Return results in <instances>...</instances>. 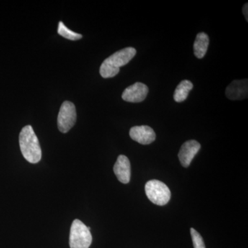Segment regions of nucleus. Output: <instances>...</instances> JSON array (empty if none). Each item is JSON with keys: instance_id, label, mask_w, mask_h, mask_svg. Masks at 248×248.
I'll list each match as a JSON object with an SVG mask.
<instances>
[{"instance_id": "ddd939ff", "label": "nucleus", "mask_w": 248, "mask_h": 248, "mask_svg": "<svg viewBox=\"0 0 248 248\" xmlns=\"http://www.w3.org/2000/svg\"><path fill=\"white\" fill-rule=\"evenodd\" d=\"M58 32L59 35L69 40L76 41L82 38V35L70 30L62 21L59 22Z\"/></svg>"}, {"instance_id": "7ed1b4c3", "label": "nucleus", "mask_w": 248, "mask_h": 248, "mask_svg": "<svg viewBox=\"0 0 248 248\" xmlns=\"http://www.w3.org/2000/svg\"><path fill=\"white\" fill-rule=\"evenodd\" d=\"M91 228L87 227L79 219L72 223L70 232L69 244L71 248H89L92 244Z\"/></svg>"}, {"instance_id": "9d476101", "label": "nucleus", "mask_w": 248, "mask_h": 248, "mask_svg": "<svg viewBox=\"0 0 248 248\" xmlns=\"http://www.w3.org/2000/svg\"><path fill=\"white\" fill-rule=\"evenodd\" d=\"M114 172L116 177L120 182L124 184H128L130 180V163L128 158L125 155H120L117 158L115 166Z\"/></svg>"}, {"instance_id": "20e7f679", "label": "nucleus", "mask_w": 248, "mask_h": 248, "mask_svg": "<svg viewBox=\"0 0 248 248\" xmlns=\"http://www.w3.org/2000/svg\"><path fill=\"white\" fill-rule=\"evenodd\" d=\"M145 192L149 200L157 205H165L170 200L171 192L169 187L159 180L153 179L147 182Z\"/></svg>"}, {"instance_id": "f03ea898", "label": "nucleus", "mask_w": 248, "mask_h": 248, "mask_svg": "<svg viewBox=\"0 0 248 248\" xmlns=\"http://www.w3.org/2000/svg\"><path fill=\"white\" fill-rule=\"evenodd\" d=\"M136 53V49L127 47L112 54L101 65L99 69L101 76L104 78H111L117 76L121 67L125 66L131 61Z\"/></svg>"}, {"instance_id": "0eeeda50", "label": "nucleus", "mask_w": 248, "mask_h": 248, "mask_svg": "<svg viewBox=\"0 0 248 248\" xmlns=\"http://www.w3.org/2000/svg\"><path fill=\"white\" fill-rule=\"evenodd\" d=\"M200 143L195 140H189L182 145L178 156L181 164L184 168H187L190 166L192 159L200 151Z\"/></svg>"}, {"instance_id": "f257e3e1", "label": "nucleus", "mask_w": 248, "mask_h": 248, "mask_svg": "<svg viewBox=\"0 0 248 248\" xmlns=\"http://www.w3.org/2000/svg\"><path fill=\"white\" fill-rule=\"evenodd\" d=\"M19 146L23 156L31 164H37L42 159L38 138L30 125H26L19 134Z\"/></svg>"}, {"instance_id": "f8f14e48", "label": "nucleus", "mask_w": 248, "mask_h": 248, "mask_svg": "<svg viewBox=\"0 0 248 248\" xmlns=\"http://www.w3.org/2000/svg\"><path fill=\"white\" fill-rule=\"evenodd\" d=\"M193 89V84L188 80H183L178 85L174 93V100L180 103L185 101L191 90Z\"/></svg>"}, {"instance_id": "9b49d317", "label": "nucleus", "mask_w": 248, "mask_h": 248, "mask_svg": "<svg viewBox=\"0 0 248 248\" xmlns=\"http://www.w3.org/2000/svg\"><path fill=\"white\" fill-rule=\"evenodd\" d=\"M209 46V37L205 32H200L196 37L194 43V53L196 58H203L207 53Z\"/></svg>"}, {"instance_id": "423d86ee", "label": "nucleus", "mask_w": 248, "mask_h": 248, "mask_svg": "<svg viewBox=\"0 0 248 248\" xmlns=\"http://www.w3.org/2000/svg\"><path fill=\"white\" fill-rule=\"evenodd\" d=\"M148 93V88L146 84L137 82L124 90L122 99L125 102L140 103L146 99Z\"/></svg>"}, {"instance_id": "6e6552de", "label": "nucleus", "mask_w": 248, "mask_h": 248, "mask_svg": "<svg viewBox=\"0 0 248 248\" xmlns=\"http://www.w3.org/2000/svg\"><path fill=\"white\" fill-rule=\"evenodd\" d=\"M129 134L132 140L142 145L150 144L156 139V134L154 130L148 125L134 126L130 129Z\"/></svg>"}, {"instance_id": "4468645a", "label": "nucleus", "mask_w": 248, "mask_h": 248, "mask_svg": "<svg viewBox=\"0 0 248 248\" xmlns=\"http://www.w3.org/2000/svg\"><path fill=\"white\" fill-rule=\"evenodd\" d=\"M190 234L192 236V243H193L194 248H205V245L204 244L203 237L194 228H190Z\"/></svg>"}, {"instance_id": "1a4fd4ad", "label": "nucleus", "mask_w": 248, "mask_h": 248, "mask_svg": "<svg viewBox=\"0 0 248 248\" xmlns=\"http://www.w3.org/2000/svg\"><path fill=\"white\" fill-rule=\"evenodd\" d=\"M248 79L234 80L227 87L226 94L231 100H241L248 97Z\"/></svg>"}, {"instance_id": "2eb2a0df", "label": "nucleus", "mask_w": 248, "mask_h": 248, "mask_svg": "<svg viewBox=\"0 0 248 248\" xmlns=\"http://www.w3.org/2000/svg\"><path fill=\"white\" fill-rule=\"evenodd\" d=\"M248 3H246V4L244 5V8H243V13H244V15L245 17H246V21L248 22Z\"/></svg>"}, {"instance_id": "39448f33", "label": "nucleus", "mask_w": 248, "mask_h": 248, "mask_svg": "<svg viewBox=\"0 0 248 248\" xmlns=\"http://www.w3.org/2000/svg\"><path fill=\"white\" fill-rule=\"evenodd\" d=\"M77 112L73 103L66 101L62 104L58 117V126L60 132L66 133L76 124Z\"/></svg>"}]
</instances>
